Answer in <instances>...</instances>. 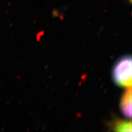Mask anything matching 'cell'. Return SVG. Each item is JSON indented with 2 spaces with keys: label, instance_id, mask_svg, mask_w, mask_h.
<instances>
[{
  "label": "cell",
  "instance_id": "cell-2",
  "mask_svg": "<svg viewBox=\"0 0 132 132\" xmlns=\"http://www.w3.org/2000/svg\"><path fill=\"white\" fill-rule=\"evenodd\" d=\"M120 109L125 117L130 119L131 117V88H127L120 102Z\"/></svg>",
  "mask_w": 132,
  "mask_h": 132
},
{
  "label": "cell",
  "instance_id": "cell-1",
  "mask_svg": "<svg viewBox=\"0 0 132 132\" xmlns=\"http://www.w3.org/2000/svg\"><path fill=\"white\" fill-rule=\"evenodd\" d=\"M131 67L130 55L123 56L116 62L112 71V78L116 84L126 88L131 87Z\"/></svg>",
  "mask_w": 132,
  "mask_h": 132
},
{
  "label": "cell",
  "instance_id": "cell-3",
  "mask_svg": "<svg viewBox=\"0 0 132 132\" xmlns=\"http://www.w3.org/2000/svg\"><path fill=\"white\" fill-rule=\"evenodd\" d=\"M114 130L116 131H131V122L127 121H117L113 126Z\"/></svg>",
  "mask_w": 132,
  "mask_h": 132
}]
</instances>
